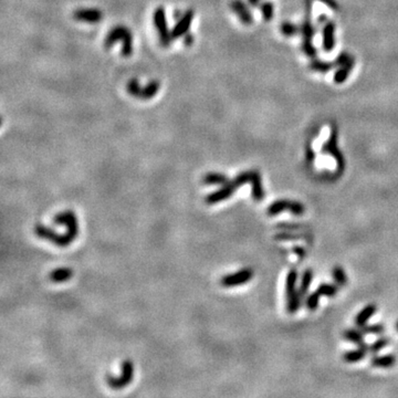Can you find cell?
I'll list each match as a JSON object with an SVG mask.
<instances>
[{"mask_svg": "<svg viewBox=\"0 0 398 398\" xmlns=\"http://www.w3.org/2000/svg\"><path fill=\"white\" fill-rule=\"evenodd\" d=\"M117 41H122V50L121 54L124 58L130 57L133 53V35L130 30L125 26H116L106 35L104 39V47L106 49L111 48L114 43Z\"/></svg>", "mask_w": 398, "mask_h": 398, "instance_id": "6da1fadb", "label": "cell"}, {"mask_svg": "<svg viewBox=\"0 0 398 398\" xmlns=\"http://www.w3.org/2000/svg\"><path fill=\"white\" fill-rule=\"evenodd\" d=\"M297 281H298V271L292 269L289 271L287 276V299H288V312L294 314L298 312L302 304V299L300 297L299 290H297Z\"/></svg>", "mask_w": 398, "mask_h": 398, "instance_id": "7a4b0ae2", "label": "cell"}, {"mask_svg": "<svg viewBox=\"0 0 398 398\" xmlns=\"http://www.w3.org/2000/svg\"><path fill=\"white\" fill-rule=\"evenodd\" d=\"M161 88V83L156 80L151 81L150 83H147L144 86H141L139 81L136 79H132L128 81L126 84V91L129 95H132L136 99L141 100H151L152 97H154L158 90Z\"/></svg>", "mask_w": 398, "mask_h": 398, "instance_id": "3957f363", "label": "cell"}, {"mask_svg": "<svg viewBox=\"0 0 398 398\" xmlns=\"http://www.w3.org/2000/svg\"><path fill=\"white\" fill-rule=\"evenodd\" d=\"M134 377V364L130 359H125L121 364V376L115 377V376L107 375L106 383L113 389H121L126 387Z\"/></svg>", "mask_w": 398, "mask_h": 398, "instance_id": "277c9868", "label": "cell"}, {"mask_svg": "<svg viewBox=\"0 0 398 398\" xmlns=\"http://www.w3.org/2000/svg\"><path fill=\"white\" fill-rule=\"evenodd\" d=\"M154 26L157 30L158 34V39L161 41V45L163 47H170L173 37L172 32L170 31L167 27V21H166V15L165 10L163 7H157L155 13H154Z\"/></svg>", "mask_w": 398, "mask_h": 398, "instance_id": "5b68a950", "label": "cell"}, {"mask_svg": "<svg viewBox=\"0 0 398 398\" xmlns=\"http://www.w3.org/2000/svg\"><path fill=\"white\" fill-rule=\"evenodd\" d=\"M337 285H331V283H321V285L316 288V290L309 294L307 297V300H305V307H307L308 310L310 311H314L316 310V308L319 307V300L320 298L324 296V297H335L336 293H337Z\"/></svg>", "mask_w": 398, "mask_h": 398, "instance_id": "8992f818", "label": "cell"}, {"mask_svg": "<svg viewBox=\"0 0 398 398\" xmlns=\"http://www.w3.org/2000/svg\"><path fill=\"white\" fill-rule=\"evenodd\" d=\"M310 6L308 5V14H307V17H305L304 23L301 27V32H302V36H303V43H302V50L305 52L307 56L313 58L315 57L316 54V50L315 48L312 46V38L314 35V28L312 26V23H311V10H310Z\"/></svg>", "mask_w": 398, "mask_h": 398, "instance_id": "52a82bcc", "label": "cell"}, {"mask_svg": "<svg viewBox=\"0 0 398 398\" xmlns=\"http://www.w3.org/2000/svg\"><path fill=\"white\" fill-rule=\"evenodd\" d=\"M252 278H253V270L250 268H244L234 272V274L223 276L220 279V283L222 287L232 288V287L242 286L244 283L249 282Z\"/></svg>", "mask_w": 398, "mask_h": 398, "instance_id": "ba28073f", "label": "cell"}, {"mask_svg": "<svg viewBox=\"0 0 398 398\" xmlns=\"http://www.w3.org/2000/svg\"><path fill=\"white\" fill-rule=\"evenodd\" d=\"M336 142H337V133L334 129L333 132H332L329 141L323 145L322 152L324 153V154H330L335 158L336 164H337V170H339V174H342L345 168V161H344V157H343V155H342V153L340 152L339 149H337Z\"/></svg>", "mask_w": 398, "mask_h": 398, "instance_id": "9c48e42d", "label": "cell"}, {"mask_svg": "<svg viewBox=\"0 0 398 398\" xmlns=\"http://www.w3.org/2000/svg\"><path fill=\"white\" fill-rule=\"evenodd\" d=\"M195 13L193 9H188L187 12H185L182 17L177 20V23L172 30V37L173 39H176V38L184 37L189 31V27L192 25V21L194 19Z\"/></svg>", "mask_w": 398, "mask_h": 398, "instance_id": "30bf717a", "label": "cell"}, {"mask_svg": "<svg viewBox=\"0 0 398 398\" xmlns=\"http://www.w3.org/2000/svg\"><path fill=\"white\" fill-rule=\"evenodd\" d=\"M73 18L76 21H82L88 24L100 23L103 18V13L96 8H81L73 13Z\"/></svg>", "mask_w": 398, "mask_h": 398, "instance_id": "8fae6325", "label": "cell"}, {"mask_svg": "<svg viewBox=\"0 0 398 398\" xmlns=\"http://www.w3.org/2000/svg\"><path fill=\"white\" fill-rule=\"evenodd\" d=\"M236 190L237 189L232 186L230 182H229L228 184L223 185V186L220 189H218V190H216V192L210 193V194L207 195L206 198H205L206 204L215 205L217 203H219V201H222V200H226L228 198H230L231 196L233 195V193L236 192Z\"/></svg>", "mask_w": 398, "mask_h": 398, "instance_id": "7c38bea8", "label": "cell"}, {"mask_svg": "<svg viewBox=\"0 0 398 398\" xmlns=\"http://www.w3.org/2000/svg\"><path fill=\"white\" fill-rule=\"evenodd\" d=\"M230 8L232 12L238 16V18L240 19L242 24L244 25L252 24L253 21L252 15L242 0H232L230 3Z\"/></svg>", "mask_w": 398, "mask_h": 398, "instance_id": "4fadbf2b", "label": "cell"}, {"mask_svg": "<svg viewBox=\"0 0 398 398\" xmlns=\"http://www.w3.org/2000/svg\"><path fill=\"white\" fill-rule=\"evenodd\" d=\"M292 205H293V200H288V199L276 200L268 207V209H267V212H268L269 216L280 215L281 212H283L285 210L291 211Z\"/></svg>", "mask_w": 398, "mask_h": 398, "instance_id": "5bb4252c", "label": "cell"}, {"mask_svg": "<svg viewBox=\"0 0 398 398\" xmlns=\"http://www.w3.org/2000/svg\"><path fill=\"white\" fill-rule=\"evenodd\" d=\"M334 24L326 21L323 29V49L325 51H331L334 48Z\"/></svg>", "mask_w": 398, "mask_h": 398, "instance_id": "9a60e30c", "label": "cell"}, {"mask_svg": "<svg viewBox=\"0 0 398 398\" xmlns=\"http://www.w3.org/2000/svg\"><path fill=\"white\" fill-rule=\"evenodd\" d=\"M396 356L392 354H387V355H375L370 359V364L374 367H381V368H389L392 367L396 364Z\"/></svg>", "mask_w": 398, "mask_h": 398, "instance_id": "2e32d148", "label": "cell"}, {"mask_svg": "<svg viewBox=\"0 0 398 398\" xmlns=\"http://www.w3.org/2000/svg\"><path fill=\"white\" fill-rule=\"evenodd\" d=\"M376 310H377V308H376L375 304H368L363 310L359 311L355 318V324L357 328H361V326L366 324L368 320L376 313Z\"/></svg>", "mask_w": 398, "mask_h": 398, "instance_id": "e0dca14e", "label": "cell"}, {"mask_svg": "<svg viewBox=\"0 0 398 398\" xmlns=\"http://www.w3.org/2000/svg\"><path fill=\"white\" fill-rule=\"evenodd\" d=\"M368 350L366 347H359L357 350L348 351L343 354V361H345L346 363H357L359 361H362L367 355Z\"/></svg>", "mask_w": 398, "mask_h": 398, "instance_id": "ac0fdd59", "label": "cell"}, {"mask_svg": "<svg viewBox=\"0 0 398 398\" xmlns=\"http://www.w3.org/2000/svg\"><path fill=\"white\" fill-rule=\"evenodd\" d=\"M354 58L352 57L348 61H346L344 64L340 65L339 71H336V73L334 75V81L335 83H343L347 79L348 74H350L352 68L354 67Z\"/></svg>", "mask_w": 398, "mask_h": 398, "instance_id": "d6986e66", "label": "cell"}, {"mask_svg": "<svg viewBox=\"0 0 398 398\" xmlns=\"http://www.w3.org/2000/svg\"><path fill=\"white\" fill-rule=\"evenodd\" d=\"M343 337L345 340L350 341L354 344H356L359 347H363L366 345V343L364 342V333L361 330H355V329H350L346 330L344 333H343Z\"/></svg>", "mask_w": 398, "mask_h": 398, "instance_id": "ffe728a7", "label": "cell"}, {"mask_svg": "<svg viewBox=\"0 0 398 398\" xmlns=\"http://www.w3.org/2000/svg\"><path fill=\"white\" fill-rule=\"evenodd\" d=\"M73 276V271L70 268H59L50 272L49 275V279L53 282H64L71 279Z\"/></svg>", "mask_w": 398, "mask_h": 398, "instance_id": "44dd1931", "label": "cell"}, {"mask_svg": "<svg viewBox=\"0 0 398 398\" xmlns=\"http://www.w3.org/2000/svg\"><path fill=\"white\" fill-rule=\"evenodd\" d=\"M312 280H313L312 270L311 269L305 270L302 275L301 283H300V287H299V293H300V297H301V299H302V301L305 298V296L308 294V291L311 287V283H312Z\"/></svg>", "mask_w": 398, "mask_h": 398, "instance_id": "7402d4cb", "label": "cell"}, {"mask_svg": "<svg viewBox=\"0 0 398 398\" xmlns=\"http://www.w3.org/2000/svg\"><path fill=\"white\" fill-rule=\"evenodd\" d=\"M251 185H252V189H251L252 198L255 201L262 200L264 198V190L262 187V183H261L260 173L258 171H257V173H255V175L251 182Z\"/></svg>", "mask_w": 398, "mask_h": 398, "instance_id": "603a6c76", "label": "cell"}, {"mask_svg": "<svg viewBox=\"0 0 398 398\" xmlns=\"http://www.w3.org/2000/svg\"><path fill=\"white\" fill-rule=\"evenodd\" d=\"M229 182L230 181H229L228 177L220 173H208L203 178V183L206 185H221V186H223Z\"/></svg>", "mask_w": 398, "mask_h": 398, "instance_id": "cb8c5ba5", "label": "cell"}, {"mask_svg": "<svg viewBox=\"0 0 398 398\" xmlns=\"http://www.w3.org/2000/svg\"><path fill=\"white\" fill-rule=\"evenodd\" d=\"M334 65H336L335 61L325 62V61H321V60H314V61L310 64V68L315 71H320V72H326V71H329L333 68Z\"/></svg>", "mask_w": 398, "mask_h": 398, "instance_id": "d4e9b609", "label": "cell"}, {"mask_svg": "<svg viewBox=\"0 0 398 398\" xmlns=\"http://www.w3.org/2000/svg\"><path fill=\"white\" fill-rule=\"evenodd\" d=\"M389 340L387 337H380V339L376 340L372 344H368V352L372 354L378 353L380 350H383L387 345L389 344Z\"/></svg>", "mask_w": 398, "mask_h": 398, "instance_id": "484cf974", "label": "cell"}, {"mask_svg": "<svg viewBox=\"0 0 398 398\" xmlns=\"http://www.w3.org/2000/svg\"><path fill=\"white\" fill-rule=\"evenodd\" d=\"M332 276H333V279L336 282L337 286L343 287L346 285L347 278L345 275V271L343 270L341 267H335V268L333 269V272H332Z\"/></svg>", "mask_w": 398, "mask_h": 398, "instance_id": "4316f807", "label": "cell"}, {"mask_svg": "<svg viewBox=\"0 0 398 398\" xmlns=\"http://www.w3.org/2000/svg\"><path fill=\"white\" fill-rule=\"evenodd\" d=\"M358 329L361 330L364 334H383L385 331L383 324H372V325L365 324Z\"/></svg>", "mask_w": 398, "mask_h": 398, "instance_id": "83f0119b", "label": "cell"}, {"mask_svg": "<svg viewBox=\"0 0 398 398\" xmlns=\"http://www.w3.org/2000/svg\"><path fill=\"white\" fill-rule=\"evenodd\" d=\"M302 238H305V236H302V234H296V233L282 232V233H278V234H276V239H277V240H280V241L301 240Z\"/></svg>", "mask_w": 398, "mask_h": 398, "instance_id": "f1b7e54d", "label": "cell"}, {"mask_svg": "<svg viewBox=\"0 0 398 398\" xmlns=\"http://www.w3.org/2000/svg\"><path fill=\"white\" fill-rule=\"evenodd\" d=\"M260 8H261L260 9L261 13H262L263 16V19L266 21H270L272 17H274V5H272V3L267 2L261 5Z\"/></svg>", "mask_w": 398, "mask_h": 398, "instance_id": "f546056e", "label": "cell"}, {"mask_svg": "<svg viewBox=\"0 0 398 398\" xmlns=\"http://www.w3.org/2000/svg\"><path fill=\"white\" fill-rule=\"evenodd\" d=\"M298 31H299L298 27H297V26H294V25H292V24H290V23H283V24L281 25V32H282V34L285 35V36H287V37L294 36V35L297 34Z\"/></svg>", "mask_w": 398, "mask_h": 398, "instance_id": "4dcf8cb0", "label": "cell"}, {"mask_svg": "<svg viewBox=\"0 0 398 398\" xmlns=\"http://www.w3.org/2000/svg\"><path fill=\"white\" fill-rule=\"evenodd\" d=\"M293 252L296 253L300 259H302V258L304 257V255H305V250H304V248L299 247V246L293 247Z\"/></svg>", "mask_w": 398, "mask_h": 398, "instance_id": "1f68e13d", "label": "cell"}, {"mask_svg": "<svg viewBox=\"0 0 398 398\" xmlns=\"http://www.w3.org/2000/svg\"><path fill=\"white\" fill-rule=\"evenodd\" d=\"M279 229H287V230H292V229H299L300 226L297 225H286V223H282V225L277 226Z\"/></svg>", "mask_w": 398, "mask_h": 398, "instance_id": "d6a6232c", "label": "cell"}, {"mask_svg": "<svg viewBox=\"0 0 398 398\" xmlns=\"http://www.w3.org/2000/svg\"><path fill=\"white\" fill-rule=\"evenodd\" d=\"M307 160L310 163H312L314 161V152L312 151L311 147H308V150H307Z\"/></svg>", "mask_w": 398, "mask_h": 398, "instance_id": "836d02e7", "label": "cell"}, {"mask_svg": "<svg viewBox=\"0 0 398 398\" xmlns=\"http://www.w3.org/2000/svg\"><path fill=\"white\" fill-rule=\"evenodd\" d=\"M321 2H323L324 4L328 5L329 7H331L332 9H337V4L334 2V0H321Z\"/></svg>", "mask_w": 398, "mask_h": 398, "instance_id": "e575fe53", "label": "cell"}, {"mask_svg": "<svg viewBox=\"0 0 398 398\" xmlns=\"http://www.w3.org/2000/svg\"><path fill=\"white\" fill-rule=\"evenodd\" d=\"M194 42V36L193 35H187L185 37V45L190 46Z\"/></svg>", "mask_w": 398, "mask_h": 398, "instance_id": "d590c367", "label": "cell"}, {"mask_svg": "<svg viewBox=\"0 0 398 398\" xmlns=\"http://www.w3.org/2000/svg\"><path fill=\"white\" fill-rule=\"evenodd\" d=\"M259 2H260V0H248V3L251 5V6H257V5L259 4Z\"/></svg>", "mask_w": 398, "mask_h": 398, "instance_id": "8d00e7d4", "label": "cell"}, {"mask_svg": "<svg viewBox=\"0 0 398 398\" xmlns=\"http://www.w3.org/2000/svg\"><path fill=\"white\" fill-rule=\"evenodd\" d=\"M396 329H397V331H398V321H397V323H396Z\"/></svg>", "mask_w": 398, "mask_h": 398, "instance_id": "74e56055", "label": "cell"}]
</instances>
